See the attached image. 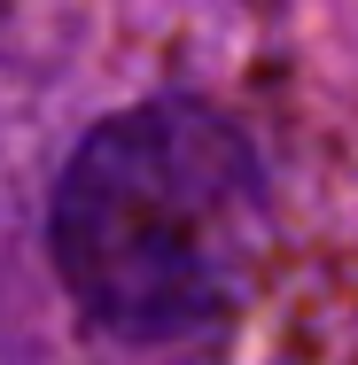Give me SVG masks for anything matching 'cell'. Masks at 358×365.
<instances>
[{"instance_id": "6da1fadb", "label": "cell", "mask_w": 358, "mask_h": 365, "mask_svg": "<svg viewBox=\"0 0 358 365\" xmlns=\"http://www.w3.org/2000/svg\"><path fill=\"white\" fill-rule=\"evenodd\" d=\"M265 225L273 202L249 133L195 93H156L78 133L47 195V257L109 342L156 350L249 295Z\"/></svg>"}]
</instances>
